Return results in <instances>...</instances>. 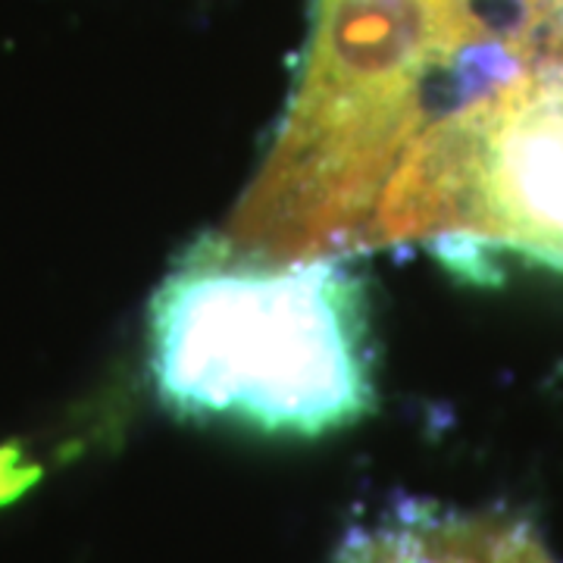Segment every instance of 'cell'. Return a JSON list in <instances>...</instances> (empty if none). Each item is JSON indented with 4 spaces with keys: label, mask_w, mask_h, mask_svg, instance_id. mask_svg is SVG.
I'll return each mask as SVG.
<instances>
[{
    "label": "cell",
    "mask_w": 563,
    "mask_h": 563,
    "mask_svg": "<svg viewBox=\"0 0 563 563\" xmlns=\"http://www.w3.org/2000/svg\"><path fill=\"white\" fill-rule=\"evenodd\" d=\"M147 357L181 420L320 439L376 407L366 285L342 257L269 261L207 235L151 301Z\"/></svg>",
    "instance_id": "6da1fadb"
},
{
    "label": "cell",
    "mask_w": 563,
    "mask_h": 563,
    "mask_svg": "<svg viewBox=\"0 0 563 563\" xmlns=\"http://www.w3.org/2000/svg\"><path fill=\"white\" fill-rule=\"evenodd\" d=\"M498 25V0H317L298 88L220 235L269 261L351 257L426 88Z\"/></svg>",
    "instance_id": "7a4b0ae2"
},
{
    "label": "cell",
    "mask_w": 563,
    "mask_h": 563,
    "mask_svg": "<svg viewBox=\"0 0 563 563\" xmlns=\"http://www.w3.org/2000/svg\"><path fill=\"white\" fill-rule=\"evenodd\" d=\"M339 563H561L536 526L504 510L401 501L354 526Z\"/></svg>",
    "instance_id": "3957f363"
}]
</instances>
